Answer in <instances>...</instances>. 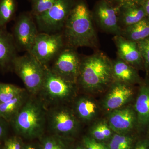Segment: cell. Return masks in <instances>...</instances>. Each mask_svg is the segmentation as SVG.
<instances>
[{
    "label": "cell",
    "mask_w": 149,
    "mask_h": 149,
    "mask_svg": "<svg viewBox=\"0 0 149 149\" xmlns=\"http://www.w3.org/2000/svg\"><path fill=\"white\" fill-rule=\"evenodd\" d=\"M17 47L12 34L0 28V68L12 67L17 56Z\"/></svg>",
    "instance_id": "obj_16"
},
{
    "label": "cell",
    "mask_w": 149,
    "mask_h": 149,
    "mask_svg": "<svg viewBox=\"0 0 149 149\" xmlns=\"http://www.w3.org/2000/svg\"><path fill=\"white\" fill-rule=\"evenodd\" d=\"M143 61L144 68L147 75L149 74V37L137 42Z\"/></svg>",
    "instance_id": "obj_28"
},
{
    "label": "cell",
    "mask_w": 149,
    "mask_h": 149,
    "mask_svg": "<svg viewBox=\"0 0 149 149\" xmlns=\"http://www.w3.org/2000/svg\"><path fill=\"white\" fill-rule=\"evenodd\" d=\"M65 46L62 32L54 34L40 32L28 52L43 65H47L54 59Z\"/></svg>",
    "instance_id": "obj_8"
},
{
    "label": "cell",
    "mask_w": 149,
    "mask_h": 149,
    "mask_svg": "<svg viewBox=\"0 0 149 149\" xmlns=\"http://www.w3.org/2000/svg\"><path fill=\"white\" fill-rule=\"evenodd\" d=\"M74 149H85V148L84 147L80 146H77Z\"/></svg>",
    "instance_id": "obj_36"
},
{
    "label": "cell",
    "mask_w": 149,
    "mask_h": 149,
    "mask_svg": "<svg viewBox=\"0 0 149 149\" xmlns=\"http://www.w3.org/2000/svg\"><path fill=\"white\" fill-rule=\"evenodd\" d=\"M26 90L13 84L0 83V104L12 100Z\"/></svg>",
    "instance_id": "obj_24"
},
{
    "label": "cell",
    "mask_w": 149,
    "mask_h": 149,
    "mask_svg": "<svg viewBox=\"0 0 149 149\" xmlns=\"http://www.w3.org/2000/svg\"><path fill=\"white\" fill-rule=\"evenodd\" d=\"M58 0H32L30 13L35 17L49 10Z\"/></svg>",
    "instance_id": "obj_26"
},
{
    "label": "cell",
    "mask_w": 149,
    "mask_h": 149,
    "mask_svg": "<svg viewBox=\"0 0 149 149\" xmlns=\"http://www.w3.org/2000/svg\"><path fill=\"white\" fill-rule=\"evenodd\" d=\"M92 138L98 141H104L111 136L112 130L106 123H100L94 126L91 130Z\"/></svg>",
    "instance_id": "obj_27"
},
{
    "label": "cell",
    "mask_w": 149,
    "mask_h": 149,
    "mask_svg": "<svg viewBox=\"0 0 149 149\" xmlns=\"http://www.w3.org/2000/svg\"><path fill=\"white\" fill-rule=\"evenodd\" d=\"M128 40L139 42L149 37V18L143 19L122 29L121 35Z\"/></svg>",
    "instance_id": "obj_21"
},
{
    "label": "cell",
    "mask_w": 149,
    "mask_h": 149,
    "mask_svg": "<svg viewBox=\"0 0 149 149\" xmlns=\"http://www.w3.org/2000/svg\"><path fill=\"white\" fill-rule=\"evenodd\" d=\"M147 17L141 4H133L119 7L118 20L121 29L129 27Z\"/></svg>",
    "instance_id": "obj_18"
},
{
    "label": "cell",
    "mask_w": 149,
    "mask_h": 149,
    "mask_svg": "<svg viewBox=\"0 0 149 149\" xmlns=\"http://www.w3.org/2000/svg\"><path fill=\"white\" fill-rule=\"evenodd\" d=\"M119 7L107 0H99L92 11L93 20L104 32L114 36L121 35L122 29L118 23Z\"/></svg>",
    "instance_id": "obj_10"
},
{
    "label": "cell",
    "mask_w": 149,
    "mask_h": 149,
    "mask_svg": "<svg viewBox=\"0 0 149 149\" xmlns=\"http://www.w3.org/2000/svg\"><path fill=\"white\" fill-rule=\"evenodd\" d=\"M30 1H32V0H30Z\"/></svg>",
    "instance_id": "obj_38"
},
{
    "label": "cell",
    "mask_w": 149,
    "mask_h": 149,
    "mask_svg": "<svg viewBox=\"0 0 149 149\" xmlns=\"http://www.w3.org/2000/svg\"><path fill=\"white\" fill-rule=\"evenodd\" d=\"M74 0H58L49 10L34 17L41 32L54 34L62 32Z\"/></svg>",
    "instance_id": "obj_6"
},
{
    "label": "cell",
    "mask_w": 149,
    "mask_h": 149,
    "mask_svg": "<svg viewBox=\"0 0 149 149\" xmlns=\"http://www.w3.org/2000/svg\"><path fill=\"white\" fill-rule=\"evenodd\" d=\"M47 111L41 99L29 97L10 124L22 139H40L47 125Z\"/></svg>",
    "instance_id": "obj_3"
},
{
    "label": "cell",
    "mask_w": 149,
    "mask_h": 149,
    "mask_svg": "<svg viewBox=\"0 0 149 149\" xmlns=\"http://www.w3.org/2000/svg\"><path fill=\"white\" fill-rule=\"evenodd\" d=\"M29 97L26 90L12 100L0 104V116L10 124Z\"/></svg>",
    "instance_id": "obj_20"
},
{
    "label": "cell",
    "mask_w": 149,
    "mask_h": 149,
    "mask_svg": "<svg viewBox=\"0 0 149 149\" xmlns=\"http://www.w3.org/2000/svg\"><path fill=\"white\" fill-rule=\"evenodd\" d=\"M137 126L142 129L149 128V80H146L139 88L134 105Z\"/></svg>",
    "instance_id": "obj_15"
},
{
    "label": "cell",
    "mask_w": 149,
    "mask_h": 149,
    "mask_svg": "<svg viewBox=\"0 0 149 149\" xmlns=\"http://www.w3.org/2000/svg\"><path fill=\"white\" fill-rule=\"evenodd\" d=\"M74 113L78 119L88 122L96 117L98 107L93 100L87 97H81L75 102Z\"/></svg>",
    "instance_id": "obj_19"
},
{
    "label": "cell",
    "mask_w": 149,
    "mask_h": 149,
    "mask_svg": "<svg viewBox=\"0 0 149 149\" xmlns=\"http://www.w3.org/2000/svg\"><path fill=\"white\" fill-rule=\"evenodd\" d=\"M45 68L42 85L38 94L44 103L54 106L62 105L73 98L77 83L61 77L47 65H45Z\"/></svg>",
    "instance_id": "obj_4"
},
{
    "label": "cell",
    "mask_w": 149,
    "mask_h": 149,
    "mask_svg": "<svg viewBox=\"0 0 149 149\" xmlns=\"http://www.w3.org/2000/svg\"><path fill=\"white\" fill-rule=\"evenodd\" d=\"M23 144L22 138L16 135L6 138L2 149H21Z\"/></svg>",
    "instance_id": "obj_29"
},
{
    "label": "cell",
    "mask_w": 149,
    "mask_h": 149,
    "mask_svg": "<svg viewBox=\"0 0 149 149\" xmlns=\"http://www.w3.org/2000/svg\"><path fill=\"white\" fill-rule=\"evenodd\" d=\"M21 149H39V147H37L32 144H23Z\"/></svg>",
    "instance_id": "obj_35"
},
{
    "label": "cell",
    "mask_w": 149,
    "mask_h": 149,
    "mask_svg": "<svg viewBox=\"0 0 149 149\" xmlns=\"http://www.w3.org/2000/svg\"><path fill=\"white\" fill-rule=\"evenodd\" d=\"M114 81L112 61L103 53L81 58L77 85L89 93L103 92Z\"/></svg>",
    "instance_id": "obj_2"
},
{
    "label": "cell",
    "mask_w": 149,
    "mask_h": 149,
    "mask_svg": "<svg viewBox=\"0 0 149 149\" xmlns=\"http://www.w3.org/2000/svg\"><path fill=\"white\" fill-rule=\"evenodd\" d=\"M62 32L67 47L75 49L80 47H97V36L92 11L86 0H74Z\"/></svg>",
    "instance_id": "obj_1"
},
{
    "label": "cell",
    "mask_w": 149,
    "mask_h": 149,
    "mask_svg": "<svg viewBox=\"0 0 149 149\" xmlns=\"http://www.w3.org/2000/svg\"><path fill=\"white\" fill-rule=\"evenodd\" d=\"M140 4L143 9L147 17L149 18V0H142Z\"/></svg>",
    "instance_id": "obj_33"
},
{
    "label": "cell",
    "mask_w": 149,
    "mask_h": 149,
    "mask_svg": "<svg viewBox=\"0 0 149 149\" xmlns=\"http://www.w3.org/2000/svg\"><path fill=\"white\" fill-rule=\"evenodd\" d=\"M12 68L24 83L27 92L32 96L38 95L44 80L45 65L27 52L15 58Z\"/></svg>",
    "instance_id": "obj_5"
},
{
    "label": "cell",
    "mask_w": 149,
    "mask_h": 149,
    "mask_svg": "<svg viewBox=\"0 0 149 149\" xmlns=\"http://www.w3.org/2000/svg\"><path fill=\"white\" fill-rule=\"evenodd\" d=\"M2 146H1L0 145V149H2Z\"/></svg>",
    "instance_id": "obj_37"
},
{
    "label": "cell",
    "mask_w": 149,
    "mask_h": 149,
    "mask_svg": "<svg viewBox=\"0 0 149 149\" xmlns=\"http://www.w3.org/2000/svg\"><path fill=\"white\" fill-rule=\"evenodd\" d=\"M134 149H149V143L147 141L139 142L136 145Z\"/></svg>",
    "instance_id": "obj_34"
},
{
    "label": "cell",
    "mask_w": 149,
    "mask_h": 149,
    "mask_svg": "<svg viewBox=\"0 0 149 149\" xmlns=\"http://www.w3.org/2000/svg\"><path fill=\"white\" fill-rule=\"evenodd\" d=\"M65 137L52 134L40 139L39 149H69Z\"/></svg>",
    "instance_id": "obj_23"
},
{
    "label": "cell",
    "mask_w": 149,
    "mask_h": 149,
    "mask_svg": "<svg viewBox=\"0 0 149 149\" xmlns=\"http://www.w3.org/2000/svg\"><path fill=\"white\" fill-rule=\"evenodd\" d=\"M47 124L52 134L67 138L76 133L79 127L74 111L62 105L54 106L47 111Z\"/></svg>",
    "instance_id": "obj_7"
},
{
    "label": "cell",
    "mask_w": 149,
    "mask_h": 149,
    "mask_svg": "<svg viewBox=\"0 0 149 149\" xmlns=\"http://www.w3.org/2000/svg\"><path fill=\"white\" fill-rule=\"evenodd\" d=\"M81 59L76 49L65 46L54 58L50 68L61 77L77 83Z\"/></svg>",
    "instance_id": "obj_11"
},
{
    "label": "cell",
    "mask_w": 149,
    "mask_h": 149,
    "mask_svg": "<svg viewBox=\"0 0 149 149\" xmlns=\"http://www.w3.org/2000/svg\"><path fill=\"white\" fill-rule=\"evenodd\" d=\"M108 125L116 133L127 134L137 125V118L134 107L124 106L110 112Z\"/></svg>",
    "instance_id": "obj_13"
},
{
    "label": "cell",
    "mask_w": 149,
    "mask_h": 149,
    "mask_svg": "<svg viewBox=\"0 0 149 149\" xmlns=\"http://www.w3.org/2000/svg\"><path fill=\"white\" fill-rule=\"evenodd\" d=\"M38 33L34 17L30 12H23L17 19L12 34L17 50L28 52Z\"/></svg>",
    "instance_id": "obj_9"
},
{
    "label": "cell",
    "mask_w": 149,
    "mask_h": 149,
    "mask_svg": "<svg viewBox=\"0 0 149 149\" xmlns=\"http://www.w3.org/2000/svg\"><path fill=\"white\" fill-rule=\"evenodd\" d=\"M9 123L0 116V140L7 138Z\"/></svg>",
    "instance_id": "obj_31"
},
{
    "label": "cell",
    "mask_w": 149,
    "mask_h": 149,
    "mask_svg": "<svg viewBox=\"0 0 149 149\" xmlns=\"http://www.w3.org/2000/svg\"><path fill=\"white\" fill-rule=\"evenodd\" d=\"M113 40L117 49L118 58L136 69L144 68L143 61L137 42L120 35L114 36Z\"/></svg>",
    "instance_id": "obj_14"
},
{
    "label": "cell",
    "mask_w": 149,
    "mask_h": 149,
    "mask_svg": "<svg viewBox=\"0 0 149 149\" xmlns=\"http://www.w3.org/2000/svg\"><path fill=\"white\" fill-rule=\"evenodd\" d=\"M17 7L16 0H0V28L11 21Z\"/></svg>",
    "instance_id": "obj_22"
},
{
    "label": "cell",
    "mask_w": 149,
    "mask_h": 149,
    "mask_svg": "<svg viewBox=\"0 0 149 149\" xmlns=\"http://www.w3.org/2000/svg\"><path fill=\"white\" fill-rule=\"evenodd\" d=\"M114 81L130 85L140 83V78L136 69L120 59L112 61Z\"/></svg>",
    "instance_id": "obj_17"
},
{
    "label": "cell",
    "mask_w": 149,
    "mask_h": 149,
    "mask_svg": "<svg viewBox=\"0 0 149 149\" xmlns=\"http://www.w3.org/2000/svg\"><path fill=\"white\" fill-rule=\"evenodd\" d=\"M113 5L118 7L127 5L140 3L142 0H107Z\"/></svg>",
    "instance_id": "obj_32"
},
{
    "label": "cell",
    "mask_w": 149,
    "mask_h": 149,
    "mask_svg": "<svg viewBox=\"0 0 149 149\" xmlns=\"http://www.w3.org/2000/svg\"><path fill=\"white\" fill-rule=\"evenodd\" d=\"M83 143L85 149H108L103 144L98 142L92 137H84Z\"/></svg>",
    "instance_id": "obj_30"
},
{
    "label": "cell",
    "mask_w": 149,
    "mask_h": 149,
    "mask_svg": "<svg viewBox=\"0 0 149 149\" xmlns=\"http://www.w3.org/2000/svg\"><path fill=\"white\" fill-rule=\"evenodd\" d=\"M132 85L114 81L103 102L105 109L111 112L125 106L134 95Z\"/></svg>",
    "instance_id": "obj_12"
},
{
    "label": "cell",
    "mask_w": 149,
    "mask_h": 149,
    "mask_svg": "<svg viewBox=\"0 0 149 149\" xmlns=\"http://www.w3.org/2000/svg\"><path fill=\"white\" fill-rule=\"evenodd\" d=\"M133 139L127 134L116 133L112 137L109 149H132Z\"/></svg>",
    "instance_id": "obj_25"
}]
</instances>
